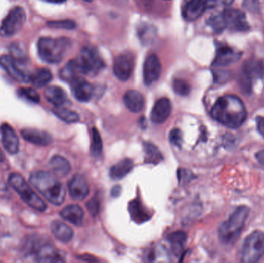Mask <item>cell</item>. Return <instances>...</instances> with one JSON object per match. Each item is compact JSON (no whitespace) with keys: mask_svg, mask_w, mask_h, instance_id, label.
<instances>
[{"mask_svg":"<svg viewBox=\"0 0 264 263\" xmlns=\"http://www.w3.org/2000/svg\"><path fill=\"white\" fill-rule=\"evenodd\" d=\"M10 56L14 59L16 61L24 62L28 58L27 53L24 49L23 44L20 42H13L10 48Z\"/></svg>","mask_w":264,"mask_h":263,"instance_id":"obj_35","label":"cell"},{"mask_svg":"<svg viewBox=\"0 0 264 263\" xmlns=\"http://www.w3.org/2000/svg\"><path fill=\"white\" fill-rule=\"evenodd\" d=\"M172 110L171 101L168 98H162L158 99L155 102L152 112H151V120L154 123H162L166 121L170 117Z\"/></svg>","mask_w":264,"mask_h":263,"instance_id":"obj_16","label":"cell"},{"mask_svg":"<svg viewBox=\"0 0 264 263\" xmlns=\"http://www.w3.org/2000/svg\"><path fill=\"white\" fill-rule=\"evenodd\" d=\"M256 159L262 165L264 166V150L259 151L256 155Z\"/></svg>","mask_w":264,"mask_h":263,"instance_id":"obj_45","label":"cell"},{"mask_svg":"<svg viewBox=\"0 0 264 263\" xmlns=\"http://www.w3.org/2000/svg\"><path fill=\"white\" fill-rule=\"evenodd\" d=\"M51 230L56 239L62 242H70L73 236V229L61 221H54L51 225Z\"/></svg>","mask_w":264,"mask_h":263,"instance_id":"obj_25","label":"cell"},{"mask_svg":"<svg viewBox=\"0 0 264 263\" xmlns=\"http://www.w3.org/2000/svg\"><path fill=\"white\" fill-rule=\"evenodd\" d=\"M134 57L131 53L124 52L119 54L114 60L113 71L118 80L127 81L134 70Z\"/></svg>","mask_w":264,"mask_h":263,"instance_id":"obj_9","label":"cell"},{"mask_svg":"<svg viewBox=\"0 0 264 263\" xmlns=\"http://www.w3.org/2000/svg\"><path fill=\"white\" fill-rule=\"evenodd\" d=\"M92 153L94 156H99L102 152L103 143L101 135L96 128L92 129Z\"/></svg>","mask_w":264,"mask_h":263,"instance_id":"obj_37","label":"cell"},{"mask_svg":"<svg viewBox=\"0 0 264 263\" xmlns=\"http://www.w3.org/2000/svg\"><path fill=\"white\" fill-rule=\"evenodd\" d=\"M249 209L246 206H240L233 211L228 220L220 225L218 236L224 245H231L236 242L249 215Z\"/></svg>","mask_w":264,"mask_h":263,"instance_id":"obj_3","label":"cell"},{"mask_svg":"<svg viewBox=\"0 0 264 263\" xmlns=\"http://www.w3.org/2000/svg\"><path fill=\"white\" fill-rule=\"evenodd\" d=\"M50 166L56 174L61 176V177L67 176L71 170V167H70L68 161L60 155H55L51 158L50 161Z\"/></svg>","mask_w":264,"mask_h":263,"instance_id":"obj_28","label":"cell"},{"mask_svg":"<svg viewBox=\"0 0 264 263\" xmlns=\"http://www.w3.org/2000/svg\"><path fill=\"white\" fill-rule=\"evenodd\" d=\"M29 182L53 205L59 206L64 203L66 195L64 185L51 173L35 171L29 177Z\"/></svg>","mask_w":264,"mask_h":263,"instance_id":"obj_2","label":"cell"},{"mask_svg":"<svg viewBox=\"0 0 264 263\" xmlns=\"http://www.w3.org/2000/svg\"><path fill=\"white\" fill-rule=\"evenodd\" d=\"M263 255L264 234L256 231L245 240L242 248L241 260L243 262H257Z\"/></svg>","mask_w":264,"mask_h":263,"instance_id":"obj_6","label":"cell"},{"mask_svg":"<svg viewBox=\"0 0 264 263\" xmlns=\"http://www.w3.org/2000/svg\"><path fill=\"white\" fill-rule=\"evenodd\" d=\"M44 97L55 107H62L67 100L65 91L57 86H48L44 91Z\"/></svg>","mask_w":264,"mask_h":263,"instance_id":"obj_22","label":"cell"},{"mask_svg":"<svg viewBox=\"0 0 264 263\" xmlns=\"http://www.w3.org/2000/svg\"><path fill=\"white\" fill-rule=\"evenodd\" d=\"M120 193H121V187H120V186L117 185V186L113 188L112 192H111V195H112V196H118V195H120Z\"/></svg>","mask_w":264,"mask_h":263,"instance_id":"obj_46","label":"cell"},{"mask_svg":"<svg viewBox=\"0 0 264 263\" xmlns=\"http://www.w3.org/2000/svg\"><path fill=\"white\" fill-rule=\"evenodd\" d=\"M208 24L211 26L216 33H220L226 29L225 22H224L223 13L218 15H214L208 20Z\"/></svg>","mask_w":264,"mask_h":263,"instance_id":"obj_38","label":"cell"},{"mask_svg":"<svg viewBox=\"0 0 264 263\" xmlns=\"http://www.w3.org/2000/svg\"><path fill=\"white\" fill-rule=\"evenodd\" d=\"M17 64L18 63L10 55H3L0 57V66L12 79L20 83H29L31 75L29 76L26 72L19 68Z\"/></svg>","mask_w":264,"mask_h":263,"instance_id":"obj_12","label":"cell"},{"mask_svg":"<svg viewBox=\"0 0 264 263\" xmlns=\"http://www.w3.org/2000/svg\"><path fill=\"white\" fill-rule=\"evenodd\" d=\"M144 151H145V161L147 164H158L163 160V156L161 151L153 144L150 142H144Z\"/></svg>","mask_w":264,"mask_h":263,"instance_id":"obj_29","label":"cell"},{"mask_svg":"<svg viewBox=\"0 0 264 263\" xmlns=\"http://www.w3.org/2000/svg\"><path fill=\"white\" fill-rule=\"evenodd\" d=\"M212 116L225 127L236 129L243 125L247 112L240 98L234 95H225L218 98L214 104Z\"/></svg>","mask_w":264,"mask_h":263,"instance_id":"obj_1","label":"cell"},{"mask_svg":"<svg viewBox=\"0 0 264 263\" xmlns=\"http://www.w3.org/2000/svg\"><path fill=\"white\" fill-rule=\"evenodd\" d=\"M48 27L54 28V29H75V22L71 20H52L47 23Z\"/></svg>","mask_w":264,"mask_h":263,"instance_id":"obj_39","label":"cell"},{"mask_svg":"<svg viewBox=\"0 0 264 263\" xmlns=\"http://www.w3.org/2000/svg\"><path fill=\"white\" fill-rule=\"evenodd\" d=\"M25 140L39 146H48L52 142V137L45 130L35 128H25L21 130Z\"/></svg>","mask_w":264,"mask_h":263,"instance_id":"obj_20","label":"cell"},{"mask_svg":"<svg viewBox=\"0 0 264 263\" xmlns=\"http://www.w3.org/2000/svg\"><path fill=\"white\" fill-rule=\"evenodd\" d=\"M155 34H156V32H155V28L146 23L141 26L138 31L139 39L144 45L151 43L155 39Z\"/></svg>","mask_w":264,"mask_h":263,"instance_id":"obj_34","label":"cell"},{"mask_svg":"<svg viewBox=\"0 0 264 263\" xmlns=\"http://www.w3.org/2000/svg\"><path fill=\"white\" fill-rule=\"evenodd\" d=\"M70 42L64 38L42 37L38 40V55L48 64H59L68 50Z\"/></svg>","mask_w":264,"mask_h":263,"instance_id":"obj_4","label":"cell"},{"mask_svg":"<svg viewBox=\"0 0 264 263\" xmlns=\"http://www.w3.org/2000/svg\"><path fill=\"white\" fill-rule=\"evenodd\" d=\"M88 211L92 213L93 215H96L99 211V204L98 201L95 199L91 200L90 202L87 203Z\"/></svg>","mask_w":264,"mask_h":263,"instance_id":"obj_43","label":"cell"},{"mask_svg":"<svg viewBox=\"0 0 264 263\" xmlns=\"http://www.w3.org/2000/svg\"><path fill=\"white\" fill-rule=\"evenodd\" d=\"M263 73V64L259 60L251 59L246 61L243 66V75L249 82L251 81L253 79L261 77Z\"/></svg>","mask_w":264,"mask_h":263,"instance_id":"obj_23","label":"cell"},{"mask_svg":"<svg viewBox=\"0 0 264 263\" xmlns=\"http://www.w3.org/2000/svg\"><path fill=\"white\" fill-rule=\"evenodd\" d=\"M70 84L73 96L80 102H88L93 98L94 86L80 76Z\"/></svg>","mask_w":264,"mask_h":263,"instance_id":"obj_19","label":"cell"},{"mask_svg":"<svg viewBox=\"0 0 264 263\" xmlns=\"http://www.w3.org/2000/svg\"><path fill=\"white\" fill-rule=\"evenodd\" d=\"M69 192L72 198L77 201H82L89 194V185L84 177L80 174L73 176L68 184Z\"/></svg>","mask_w":264,"mask_h":263,"instance_id":"obj_18","label":"cell"},{"mask_svg":"<svg viewBox=\"0 0 264 263\" xmlns=\"http://www.w3.org/2000/svg\"><path fill=\"white\" fill-rule=\"evenodd\" d=\"M31 253L34 254L35 260L38 262H64L65 261L61 251L54 245L45 244L41 246L33 248Z\"/></svg>","mask_w":264,"mask_h":263,"instance_id":"obj_13","label":"cell"},{"mask_svg":"<svg viewBox=\"0 0 264 263\" xmlns=\"http://www.w3.org/2000/svg\"><path fill=\"white\" fill-rule=\"evenodd\" d=\"M133 169V162L128 158L122 160L113 166L110 170V176L114 180H119L129 174Z\"/></svg>","mask_w":264,"mask_h":263,"instance_id":"obj_27","label":"cell"},{"mask_svg":"<svg viewBox=\"0 0 264 263\" xmlns=\"http://www.w3.org/2000/svg\"><path fill=\"white\" fill-rule=\"evenodd\" d=\"M26 14L21 7H15L9 12L0 25V36L8 38L15 36L23 29Z\"/></svg>","mask_w":264,"mask_h":263,"instance_id":"obj_8","label":"cell"},{"mask_svg":"<svg viewBox=\"0 0 264 263\" xmlns=\"http://www.w3.org/2000/svg\"><path fill=\"white\" fill-rule=\"evenodd\" d=\"M257 128L264 138V117H257Z\"/></svg>","mask_w":264,"mask_h":263,"instance_id":"obj_44","label":"cell"},{"mask_svg":"<svg viewBox=\"0 0 264 263\" xmlns=\"http://www.w3.org/2000/svg\"><path fill=\"white\" fill-rule=\"evenodd\" d=\"M161 73V64L158 56L150 54L145 59L143 66L144 83L151 86L159 79Z\"/></svg>","mask_w":264,"mask_h":263,"instance_id":"obj_11","label":"cell"},{"mask_svg":"<svg viewBox=\"0 0 264 263\" xmlns=\"http://www.w3.org/2000/svg\"><path fill=\"white\" fill-rule=\"evenodd\" d=\"M9 184L30 208L39 212L47 210V204L32 189L24 178L18 173H13L9 177Z\"/></svg>","mask_w":264,"mask_h":263,"instance_id":"obj_5","label":"cell"},{"mask_svg":"<svg viewBox=\"0 0 264 263\" xmlns=\"http://www.w3.org/2000/svg\"><path fill=\"white\" fill-rule=\"evenodd\" d=\"M173 90L174 92L180 96H187L190 92V86L187 82L182 79H175L172 83Z\"/></svg>","mask_w":264,"mask_h":263,"instance_id":"obj_40","label":"cell"},{"mask_svg":"<svg viewBox=\"0 0 264 263\" xmlns=\"http://www.w3.org/2000/svg\"><path fill=\"white\" fill-rule=\"evenodd\" d=\"M241 53L237 52L229 46L221 45L217 48L215 57L212 65L215 67H226L237 63L241 58Z\"/></svg>","mask_w":264,"mask_h":263,"instance_id":"obj_15","label":"cell"},{"mask_svg":"<svg viewBox=\"0 0 264 263\" xmlns=\"http://www.w3.org/2000/svg\"><path fill=\"white\" fill-rule=\"evenodd\" d=\"M80 73L86 76H96L105 67V63L97 49L85 47L77 59Z\"/></svg>","mask_w":264,"mask_h":263,"instance_id":"obj_7","label":"cell"},{"mask_svg":"<svg viewBox=\"0 0 264 263\" xmlns=\"http://www.w3.org/2000/svg\"><path fill=\"white\" fill-rule=\"evenodd\" d=\"M80 73H80V67H79L78 64H77V60H70L61 69L59 75H60L61 80L70 83L73 80H75L76 79L80 77V76H79Z\"/></svg>","mask_w":264,"mask_h":263,"instance_id":"obj_26","label":"cell"},{"mask_svg":"<svg viewBox=\"0 0 264 263\" xmlns=\"http://www.w3.org/2000/svg\"><path fill=\"white\" fill-rule=\"evenodd\" d=\"M209 7V0H189L183 8V17L188 21H195Z\"/></svg>","mask_w":264,"mask_h":263,"instance_id":"obj_17","label":"cell"},{"mask_svg":"<svg viewBox=\"0 0 264 263\" xmlns=\"http://www.w3.org/2000/svg\"><path fill=\"white\" fill-rule=\"evenodd\" d=\"M170 142L174 146L180 148L182 145V141H183V135H182L181 130L180 129H173L169 134Z\"/></svg>","mask_w":264,"mask_h":263,"instance_id":"obj_41","label":"cell"},{"mask_svg":"<svg viewBox=\"0 0 264 263\" xmlns=\"http://www.w3.org/2000/svg\"><path fill=\"white\" fill-rule=\"evenodd\" d=\"M45 2L51 3V4H64V3L67 2V0H42Z\"/></svg>","mask_w":264,"mask_h":263,"instance_id":"obj_47","label":"cell"},{"mask_svg":"<svg viewBox=\"0 0 264 263\" xmlns=\"http://www.w3.org/2000/svg\"><path fill=\"white\" fill-rule=\"evenodd\" d=\"M129 210H130L132 218L137 223H142L150 218L149 213L145 211L143 205L139 199L134 200L130 202Z\"/></svg>","mask_w":264,"mask_h":263,"instance_id":"obj_31","label":"cell"},{"mask_svg":"<svg viewBox=\"0 0 264 263\" xmlns=\"http://www.w3.org/2000/svg\"><path fill=\"white\" fill-rule=\"evenodd\" d=\"M226 28L234 32H246L249 30V25L246 20V15L237 9H226L223 12Z\"/></svg>","mask_w":264,"mask_h":263,"instance_id":"obj_10","label":"cell"},{"mask_svg":"<svg viewBox=\"0 0 264 263\" xmlns=\"http://www.w3.org/2000/svg\"><path fill=\"white\" fill-rule=\"evenodd\" d=\"M53 111L57 117L62 120L63 121L66 122V123H76L80 120V117L77 113L70 111L67 108H64V107H56Z\"/></svg>","mask_w":264,"mask_h":263,"instance_id":"obj_33","label":"cell"},{"mask_svg":"<svg viewBox=\"0 0 264 263\" xmlns=\"http://www.w3.org/2000/svg\"><path fill=\"white\" fill-rule=\"evenodd\" d=\"M53 74L51 70L47 68L38 70L34 74L30 76V82L36 88H42L47 86L52 80Z\"/></svg>","mask_w":264,"mask_h":263,"instance_id":"obj_30","label":"cell"},{"mask_svg":"<svg viewBox=\"0 0 264 263\" xmlns=\"http://www.w3.org/2000/svg\"><path fill=\"white\" fill-rule=\"evenodd\" d=\"M83 1H85V2L86 3H92L93 0H83Z\"/></svg>","mask_w":264,"mask_h":263,"instance_id":"obj_48","label":"cell"},{"mask_svg":"<svg viewBox=\"0 0 264 263\" xmlns=\"http://www.w3.org/2000/svg\"><path fill=\"white\" fill-rule=\"evenodd\" d=\"M243 7L251 13H258L260 7L259 0H243Z\"/></svg>","mask_w":264,"mask_h":263,"instance_id":"obj_42","label":"cell"},{"mask_svg":"<svg viewBox=\"0 0 264 263\" xmlns=\"http://www.w3.org/2000/svg\"><path fill=\"white\" fill-rule=\"evenodd\" d=\"M168 242L171 245L172 250L174 253L179 254L183 251V247L186 241V233L179 231V232H174L168 236Z\"/></svg>","mask_w":264,"mask_h":263,"instance_id":"obj_32","label":"cell"},{"mask_svg":"<svg viewBox=\"0 0 264 263\" xmlns=\"http://www.w3.org/2000/svg\"><path fill=\"white\" fill-rule=\"evenodd\" d=\"M17 95L23 99L37 104L40 101V97L36 90L31 87H21L17 90Z\"/></svg>","mask_w":264,"mask_h":263,"instance_id":"obj_36","label":"cell"},{"mask_svg":"<svg viewBox=\"0 0 264 263\" xmlns=\"http://www.w3.org/2000/svg\"><path fill=\"white\" fill-rule=\"evenodd\" d=\"M61 216L64 220L77 226H80L83 223V211L77 205H70L65 207L61 211Z\"/></svg>","mask_w":264,"mask_h":263,"instance_id":"obj_24","label":"cell"},{"mask_svg":"<svg viewBox=\"0 0 264 263\" xmlns=\"http://www.w3.org/2000/svg\"><path fill=\"white\" fill-rule=\"evenodd\" d=\"M124 102L129 111L137 114L144 108L145 98L139 91L129 90L124 95Z\"/></svg>","mask_w":264,"mask_h":263,"instance_id":"obj_21","label":"cell"},{"mask_svg":"<svg viewBox=\"0 0 264 263\" xmlns=\"http://www.w3.org/2000/svg\"><path fill=\"white\" fill-rule=\"evenodd\" d=\"M0 136L3 145L9 154H16L18 153L20 140L14 129L8 123H4L0 127Z\"/></svg>","mask_w":264,"mask_h":263,"instance_id":"obj_14","label":"cell"}]
</instances>
